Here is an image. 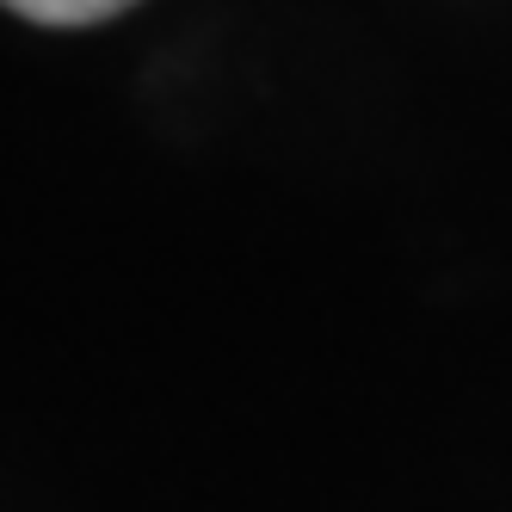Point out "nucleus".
<instances>
[{
  "instance_id": "f257e3e1",
  "label": "nucleus",
  "mask_w": 512,
  "mask_h": 512,
  "mask_svg": "<svg viewBox=\"0 0 512 512\" xmlns=\"http://www.w3.org/2000/svg\"><path fill=\"white\" fill-rule=\"evenodd\" d=\"M7 7L31 25H99V19L124 13L130 0H7Z\"/></svg>"
}]
</instances>
